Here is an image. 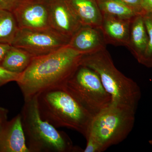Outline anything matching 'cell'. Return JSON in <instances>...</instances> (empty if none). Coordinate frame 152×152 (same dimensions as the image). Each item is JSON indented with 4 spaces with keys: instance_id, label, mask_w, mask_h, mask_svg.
<instances>
[{
    "instance_id": "cell-1",
    "label": "cell",
    "mask_w": 152,
    "mask_h": 152,
    "mask_svg": "<svg viewBox=\"0 0 152 152\" xmlns=\"http://www.w3.org/2000/svg\"><path fill=\"white\" fill-rule=\"evenodd\" d=\"M83 55L67 45L48 54L33 57L16 82L24 101L44 91L63 86L80 65Z\"/></svg>"
},
{
    "instance_id": "cell-2",
    "label": "cell",
    "mask_w": 152,
    "mask_h": 152,
    "mask_svg": "<svg viewBox=\"0 0 152 152\" xmlns=\"http://www.w3.org/2000/svg\"><path fill=\"white\" fill-rule=\"evenodd\" d=\"M41 117L56 128L76 131L86 139L94 116L63 86L50 89L37 96Z\"/></svg>"
},
{
    "instance_id": "cell-3",
    "label": "cell",
    "mask_w": 152,
    "mask_h": 152,
    "mask_svg": "<svg viewBox=\"0 0 152 152\" xmlns=\"http://www.w3.org/2000/svg\"><path fill=\"white\" fill-rule=\"evenodd\" d=\"M80 65L97 73L104 88L111 97L112 103L136 111L141 96L140 88L132 79L117 69L106 48L83 55Z\"/></svg>"
},
{
    "instance_id": "cell-4",
    "label": "cell",
    "mask_w": 152,
    "mask_h": 152,
    "mask_svg": "<svg viewBox=\"0 0 152 152\" xmlns=\"http://www.w3.org/2000/svg\"><path fill=\"white\" fill-rule=\"evenodd\" d=\"M24 102L20 113L30 152H83L74 145L66 133L42 118L37 96Z\"/></svg>"
},
{
    "instance_id": "cell-5",
    "label": "cell",
    "mask_w": 152,
    "mask_h": 152,
    "mask_svg": "<svg viewBox=\"0 0 152 152\" xmlns=\"http://www.w3.org/2000/svg\"><path fill=\"white\" fill-rule=\"evenodd\" d=\"M136 112L111 103L94 117L88 137L91 136L97 141L105 151L120 144L132 130Z\"/></svg>"
},
{
    "instance_id": "cell-6",
    "label": "cell",
    "mask_w": 152,
    "mask_h": 152,
    "mask_svg": "<svg viewBox=\"0 0 152 152\" xmlns=\"http://www.w3.org/2000/svg\"><path fill=\"white\" fill-rule=\"evenodd\" d=\"M63 87L93 116L112 103L98 74L86 66L80 65Z\"/></svg>"
},
{
    "instance_id": "cell-7",
    "label": "cell",
    "mask_w": 152,
    "mask_h": 152,
    "mask_svg": "<svg viewBox=\"0 0 152 152\" xmlns=\"http://www.w3.org/2000/svg\"><path fill=\"white\" fill-rule=\"evenodd\" d=\"M70 39L52 28L38 30L19 28L11 45L37 57L48 54L67 45Z\"/></svg>"
},
{
    "instance_id": "cell-8",
    "label": "cell",
    "mask_w": 152,
    "mask_h": 152,
    "mask_svg": "<svg viewBox=\"0 0 152 152\" xmlns=\"http://www.w3.org/2000/svg\"><path fill=\"white\" fill-rule=\"evenodd\" d=\"M12 12L19 29L38 30L51 28L49 2L45 0H18Z\"/></svg>"
},
{
    "instance_id": "cell-9",
    "label": "cell",
    "mask_w": 152,
    "mask_h": 152,
    "mask_svg": "<svg viewBox=\"0 0 152 152\" xmlns=\"http://www.w3.org/2000/svg\"><path fill=\"white\" fill-rule=\"evenodd\" d=\"M51 28L70 39L83 25L68 0L49 2Z\"/></svg>"
},
{
    "instance_id": "cell-10",
    "label": "cell",
    "mask_w": 152,
    "mask_h": 152,
    "mask_svg": "<svg viewBox=\"0 0 152 152\" xmlns=\"http://www.w3.org/2000/svg\"><path fill=\"white\" fill-rule=\"evenodd\" d=\"M0 152H30L20 113L7 121L0 130Z\"/></svg>"
},
{
    "instance_id": "cell-11",
    "label": "cell",
    "mask_w": 152,
    "mask_h": 152,
    "mask_svg": "<svg viewBox=\"0 0 152 152\" xmlns=\"http://www.w3.org/2000/svg\"><path fill=\"white\" fill-rule=\"evenodd\" d=\"M107 45L100 27L82 26L71 38L68 45L85 55L105 48Z\"/></svg>"
},
{
    "instance_id": "cell-12",
    "label": "cell",
    "mask_w": 152,
    "mask_h": 152,
    "mask_svg": "<svg viewBox=\"0 0 152 152\" xmlns=\"http://www.w3.org/2000/svg\"><path fill=\"white\" fill-rule=\"evenodd\" d=\"M132 19H121L103 15L100 27L107 45L126 47L129 36Z\"/></svg>"
},
{
    "instance_id": "cell-13",
    "label": "cell",
    "mask_w": 152,
    "mask_h": 152,
    "mask_svg": "<svg viewBox=\"0 0 152 152\" xmlns=\"http://www.w3.org/2000/svg\"><path fill=\"white\" fill-rule=\"evenodd\" d=\"M148 42V36L142 15H137L132 19L129 36L126 47L139 63L145 54Z\"/></svg>"
},
{
    "instance_id": "cell-14",
    "label": "cell",
    "mask_w": 152,
    "mask_h": 152,
    "mask_svg": "<svg viewBox=\"0 0 152 152\" xmlns=\"http://www.w3.org/2000/svg\"><path fill=\"white\" fill-rule=\"evenodd\" d=\"M83 26L101 27L103 15L97 0H68Z\"/></svg>"
},
{
    "instance_id": "cell-15",
    "label": "cell",
    "mask_w": 152,
    "mask_h": 152,
    "mask_svg": "<svg viewBox=\"0 0 152 152\" xmlns=\"http://www.w3.org/2000/svg\"><path fill=\"white\" fill-rule=\"evenodd\" d=\"M33 57L24 50L11 45L0 66L10 72L21 74L29 65Z\"/></svg>"
},
{
    "instance_id": "cell-16",
    "label": "cell",
    "mask_w": 152,
    "mask_h": 152,
    "mask_svg": "<svg viewBox=\"0 0 152 152\" xmlns=\"http://www.w3.org/2000/svg\"><path fill=\"white\" fill-rule=\"evenodd\" d=\"M102 15L120 18L132 19L142 15L135 9L118 0H97Z\"/></svg>"
},
{
    "instance_id": "cell-17",
    "label": "cell",
    "mask_w": 152,
    "mask_h": 152,
    "mask_svg": "<svg viewBox=\"0 0 152 152\" xmlns=\"http://www.w3.org/2000/svg\"><path fill=\"white\" fill-rule=\"evenodd\" d=\"M18 29L12 13L0 9V43L12 45Z\"/></svg>"
},
{
    "instance_id": "cell-18",
    "label": "cell",
    "mask_w": 152,
    "mask_h": 152,
    "mask_svg": "<svg viewBox=\"0 0 152 152\" xmlns=\"http://www.w3.org/2000/svg\"><path fill=\"white\" fill-rule=\"evenodd\" d=\"M148 36V42L146 50L140 64L148 68H152V13L142 14Z\"/></svg>"
},
{
    "instance_id": "cell-19",
    "label": "cell",
    "mask_w": 152,
    "mask_h": 152,
    "mask_svg": "<svg viewBox=\"0 0 152 152\" xmlns=\"http://www.w3.org/2000/svg\"><path fill=\"white\" fill-rule=\"evenodd\" d=\"M20 74L12 72L0 66V87L11 82H16Z\"/></svg>"
},
{
    "instance_id": "cell-20",
    "label": "cell",
    "mask_w": 152,
    "mask_h": 152,
    "mask_svg": "<svg viewBox=\"0 0 152 152\" xmlns=\"http://www.w3.org/2000/svg\"><path fill=\"white\" fill-rule=\"evenodd\" d=\"M87 143L86 148L83 150V152H102L105 150L99 143L91 136L86 138Z\"/></svg>"
},
{
    "instance_id": "cell-21",
    "label": "cell",
    "mask_w": 152,
    "mask_h": 152,
    "mask_svg": "<svg viewBox=\"0 0 152 152\" xmlns=\"http://www.w3.org/2000/svg\"><path fill=\"white\" fill-rule=\"evenodd\" d=\"M130 6L136 10L143 14L145 12L142 8V0H118Z\"/></svg>"
},
{
    "instance_id": "cell-22",
    "label": "cell",
    "mask_w": 152,
    "mask_h": 152,
    "mask_svg": "<svg viewBox=\"0 0 152 152\" xmlns=\"http://www.w3.org/2000/svg\"><path fill=\"white\" fill-rule=\"evenodd\" d=\"M18 0H0V9L12 12Z\"/></svg>"
},
{
    "instance_id": "cell-23",
    "label": "cell",
    "mask_w": 152,
    "mask_h": 152,
    "mask_svg": "<svg viewBox=\"0 0 152 152\" xmlns=\"http://www.w3.org/2000/svg\"><path fill=\"white\" fill-rule=\"evenodd\" d=\"M8 110L0 106V130L3 125L7 121Z\"/></svg>"
},
{
    "instance_id": "cell-24",
    "label": "cell",
    "mask_w": 152,
    "mask_h": 152,
    "mask_svg": "<svg viewBox=\"0 0 152 152\" xmlns=\"http://www.w3.org/2000/svg\"><path fill=\"white\" fill-rule=\"evenodd\" d=\"M11 47V45L9 44L0 43V64Z\"/></svg>"
},
{
    "instance_id": "cell-25",
    "label": "cell",
    "mask_w": 152,
    "mask_h": 152,
    "mask_svg": "<svg viewBox=\"0 0 152 152\" xmlns=\"http://www.w3.org/2000/svg\"><path fill=\"white\" fill-rule=\"evenodd\" d=\"M142 8L145 12L152 13V0H142Z\"/></svg>"
},
{
    "instance_id": "cell-26",
    "label": "cell",
    "mask_w": 152,
    "mask_h": 152,
    "mask_svg": "<svg viewBox=\"0 0 152 152\" xmlns=\"http://www.w3.org/2000/svg\"><path fill=\"white\" fill-rule=\"evenodd\" d=\"M149 143L150 145H152V140H150L149 141Z\"/></svg>"
},
{
    "instance_id": "cell-27",
    "label": "cell",
    "mask_w": 152,
    "mask_h": 152,
    "mask_svg": "<svg viewBox=\"0 0 152 152\" xmlns=\"http://www.w3.org/2000/svg\"><path fill=\"white\" fill-rule=\"evenodd\" d=\"M45 1H47L48 2H50V1H52V0H45Z\"/></svg>"
}]
</instances>
